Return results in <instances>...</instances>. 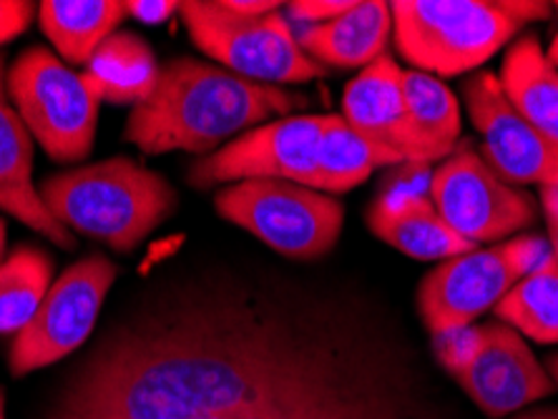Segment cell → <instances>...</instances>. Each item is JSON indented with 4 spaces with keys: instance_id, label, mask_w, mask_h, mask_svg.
Returning a JSON list of instances; mask_svg holds the SVG:
<instances>
[{
    "instance_id": "25",
    "label": "cell",
    "mask_w": 558,
    "mask_h": 419,
    "mask_svg": "<svg viewBox=\"0 0 558 419\" xmlns=\"http://www.w3.org/2000/svg\"><path fill=\"white\" fill-rule=\"evenodd\" d=\"M371 402L373 397L340 380L225 419H350Z\"/></svg>"
},
{
    "instance_id": "30",
    "label": "cell",
    "mask_w": 558,
    "mask_h": 419,
    "mask_svg": "<svg viewBox=\"0 0 558 419\" xmlns=\"http://www.w3.org/2000/svg\"><path fill=\"white\" fill-rule=\"evenodd\" d=\"M541 209L548 226V246H551V257L558 261V188H541Z\"/></svg>"
},
{
    "instance_id": "29",
    "label": "cell",
    "mask_w": 558,
    "mask_h": 419,
    "mask_svg": "<svg viewBox=\"0 0 558 419\" xmlns=\"http://www.w3.org/2000/svg\"><path fill=\"white\" fill-rule=\"evenodd\" d=\"M129 5V15H136L142 23H149V26H156V23H163L171 15L179 13V5L174 0H161V3H149V0H134Z\"/></svg>"
},
{
    "instance_id": "5",
    "label": "cell",
    "mask_w": 558,
    "mask_h": 419,
    "mask_svg": "<svg viewBox=\"0 0 558 419\" xmlns=\"http://www.w3.org/2000/svg\"><path fill=\"white\" fill-rule=\"evenodd\" d=\"M5 88L28 134L53 161L73 163L92 153L101 96L86 73L33 46L8 69Z\"/></svg>"
},
{
    "instance_id": "2",
    "label": "cell",
    "mask_w": 558,
    "mask_h": 419,
    "mask_svg": "<svg viewBox=\"0 0 558 419\" xmlns=\"http://www.w3.org/2000/svg\"><path fill=\"white\" fill-rule=\"evenodd\" d=\"M290 90L254 84L194 59L163 65L156 86L129 113L124 138L144 153H207L298 106ZM302 103V101H300Z\"/></svg>"
},
{
    "instance_id": "6",
    "label": "cell",
    "mask_w": 558,
    "mask_h": 419,
    "mask_svg": "<svg viewBox=\"0 0 558 419\" xmlns=\"http://www.w3.org/2000/svg\"><path fill=\"white\" fill-rule=\"evenodd\" d=\"M215 209L269 249L290 259L325 257L340 242L344 207L317 188L279 178L240 181L219 188Z\"/></svg>"
},
{
    "instance_id": "4",
    "label": "cell",
    "mask_w": 558,
    "mask_h": 419,
    "mask_svg": "<svg viewBox=\"0 0 558 419\" xmlns=\"http://www.w3.org/2000/svg\"><path fill=\"white\" fill-rule=\"evenodd\" d=\"M392 40L423 73L461 76L481 69L533 21H546L541 0H396Z\"/></svg>"
},
{
    "instance_id": "12",
    "label": "cell",
    "mask_w": 558,
    "mask_h": 419,
    "mask_svg": "<svg viewBox=\"0 0 558 419\" xmlns=\"http://www.w3.org/2000/svg\"><path fill=\"white\" fill-rule=\"evenodd\" d=\"M465 106L481 134V156L513 186L558 188V146L513 109L496 73L478 71L463 86Z\"/></svg>"
},
{
    "instance_id": "11",
    "label": "cell",
    "mask_w": 558,
    "mask_h": 419,
    "mask_svg": "<svg viewBox=\"0 0 558 419\" xmlns=\"http://www.w3.org/2000/svg\"><path fill=\"white\" fill-rule=\"evenodd\" d=\"M327 116H287L247 131L234 141L196 161L189 184L211 188L254 178H279L315 188L317 151Z\"/></svg>"
},
{
    "instance_id": "3",
    "label": "cell",
    "mask_w": 558,
    "mask_h": 419,
    "mask_svg": "<svg viewBox=\"0 0 558 419\" xmlns=\"http://www.w3.org/2000/svg\"><path fill=\"white\" fill-rule=\"evenodd\" d=\"M40 199L69 232L121 254L134 251L179 204L167 178L126 156L53 174L40 184Z\"/></svg>"
},
{
    "instance_id": "26",
    "label": "cell",
    "mask_w": 558,
    "mask_h": 419,
    "mask_svg": "<svg viewBox=\"0 0 558 419\" xmlns=\"http://www.w3.org/2000/svg\"><path fill=\"white\" fill-rule=\"evenodd\" d=\"M483 347V324L481 326H461V330H448L433 336L435 359L448 374L461 377L468 367L473 365L475 357Z\"/></svg>"
},
{
    "instance_id": "35",
    "label": "cell",
    "mask_w": 558,
    "mask_h": 419,
    "mask_svg": "<svg viewBox=\"0 0 558 419\" xmlns=\"http://www.w3.org/2000/svg\"><path fill=\"white\" fill-rule=\"evenodd\" d=\"M546 56H548V61H551L556 69H558V33L554 36V40H551V46H548V51H546Z\"/></svg>"
},
{
    "instance_id": "31",
    "label": "cell",
    "mask_w": 558,
    "mask_h": 419,
    "mask_svg": "<svg viewBox=\"0 0 558 419\" xmlns=\"http://www.w3.org/2000/svg\"><path fill=\"white\" fill-rule=\"evenodd\" d=\"M219 3L236 15H267L282 8L277 0H219Z\"/></svg>"
},
{
    "instance_id": "34",
    "label": "cell",
    "mask_w": 558,
    "mask_h": 419,
    "mask_svg": "<svg viewBox=\"0 0 558 419\" xmlns=\"http://www.w3.org/2000/svg\"><path fill=\"white\" fill-rule=\"evenodd\" d=\"M546 372L551 374V380H554V384H556V387H558V355H551V357H548Z\"/></svg>"
},
{
    "instance_id": "9",
    "label": "cell",
    "mask_w": 558,
    "mask_h": 419,
    "mask_svg": "<svg viewBox=\"0 0 558 419\" xmlns=\"http://www.w3.org/2000/svg\"><path fill=\"white\" fill-rule=\"evenodd\" d=\"M428 194L446 224L475 246L508 239L538 219V204L526 188L500 178L468 141L433 171Z\"/></svg>"
},
{
    "instance_id": "27",
    "label": "cell",
    "mask_w": 558,
    "mask_h": 419,
    "mask_svg": "<svg viewBox=\"0 0 558 419\" xmlns=\"http://www.w3.org/2000/svg\"><path fill=\"white\" fill-rule=\"evenodd\" d=\"M355 5V0H294L287 8H290L292 21H302L305 26H319V23L340 19Z\"/></svg>"
},
{
    "instance_id": "15",
    "label": "cell",
    "mask_w": 558,
    "mask_h": 419,
    "mask_svg": "<svg viewBox=\"0 0 558 419\" xmlns=\"http://www.w3.org/2000/svg\"><path fill=\"white\" fill-rule=\"evenodd\" d=\"M367 226L377 239L421 261H446L478 249L446 224L430 194L421 192L417 178L405 174L375 196L367 209Z\"/></svg>"
},
{
    "instance_id": "14",
    "label": "cell",
    "mask_w": 558,
    "mask_h": 419,
    "mask_svg": "<svg viewBox=\"0 0 558 419\" xmlns=\"http://www.w3.org/2000/svg\"><path fill=\"white\" fill-rule=\"evenodd\" d=\"M403 76L405 71L396 59L383 53L344 88L342 119L360 134L388 146L405 163H433L410 123Z\"/></svg>"
},
{
    "instance_id": "10",
    "label": "cell",
    "mask_w": 558,
    "mask_h": 419,
    "mask_svg": "<svg viewBox=\"0 0 558 419\" xmlns=\"http://www.w3.org/2000/svg\"><path fill=\"white\" fill-rule=\"evenodd\" d=\"M117 282V267L104 254H92L63 271L51 284L38 315L15 334L8 365L15 377L51 367L69 357L94 332L104 299Z\"/></svg>"
},
{
    "instance_id": "24",
    "label": "cell",
    "mask_w": 558,
    "mask_h": 419,
    "mask_svg": "<svg viewBox=\"0 0 558 419\" xmlns=\"http://www.w3.org/2000/svg\"><path fill=\"white\" fill-rule=\"evenodd\" d=\"M498 322L538 344H558V261L548 257L496 304Z\"/></svg>"
},
{
    "instance_id": "13",
    "label": "cell",
    "mask_w": 558,
    "mask_h": 419,
    "mask_svg": "<svg viewBox=\"0 0 558 419\" xmlns=\"http://www.w3.org/2000/svg\"><path fill=\"white\" fill-rule=\"evenodd\" d=\"M456 382L483 415L494 419L521 412L556 390L529 342L504 322L483 324L478 357Z\"/></svg>"
},
{
    "instance_id": "16",
    "label": "cell",
    "mask_w": 558,
    "mask_h": 419,
    "mask_svg": "<svg viewBox=\"0 0 558 419\" xmlns=\"http://www.w3.org/2000/svg\"><path fill=\"white\" fill-rule=\"evenodd\" d=\"M5 88V59L0 53V211L11 213L59 249H73L76 236L53 217L33 184V141Z\"/></svg>"
},
{
    "instance_id": "18",
    "label": "cell",
    "mask_w": 558,
    "mask_h": 419,
    "mask_svg": "<svg viewBox=\"0 0 558 419\" xmlns=\"http://www.w3.org/2000/svg\"><path fill=\"white\" fill-rule=\"evenodd\" d=\"M500 86L515 111L558 146V69L536 36H521L506 51Z\"/></svg>"
},
{
    "instance_id": "22",
    "label": "cell",
    "mask_w": 558,
    "mask_h": 419,
    "mask_svg": "<svg viewBox=\"0 0 558 419\" xmlns=\"http://www.w3.org/2000/svg\"><path fill=\"white\" fill-rule=\"evenodd\" d=\"M405 103L415 134L433 161L448 159L461 138V106L453 90L423 71H405Z\"/></svg>"
},
{
    "instance_id": "28",
    "label": "cell",
    "mask_w": 558,
    "mask_h": 419,
    "mask_svg": "<svg viewBox=\"0 0 558 419\" xmlns=\"http://www.w3.org/2000/svg\"><path fill=\"white\" fill-rule=\"evenodd\" d=\"M36 15L38 5L28 0H0V46L19 38Z\"/></svg>"
},
{
    "instance_id": "7",
    "label": "cell",
    "mask_w": 558,
    "mask_h": 419,
    "mask_svg": "<svg viewBox=\"0 0 558 419\" xmlns=\"http://www.w3.org/2000/svg\"><path fill=\"white\" fill-rule=\"evenodd\" d=\"M548 257V239L521 234L488 249H473L440 261L417 286L423 324L433 336L471 326L481 315L496 309V304Z\"/></svg>"
},
{
    "instance_id": "37",
    "label": "cell",
    "mask_w": 558,
    "mask_h": 419,
    "mask_svg": "<svg viewBox=\"0 0 558 419\" xmlns=\"http://www.w3.org/2000/svg\"><path fill=\"white\" fill-rule=\"evenodd\" d=\"M0 419H5V392L0 387Z\"/></svg>"
},
{
    "instance_id": "8",
    "label": "cell",
    "mask_w": 558,
    "mask_h": 419,
    "mask_svg": "<svg viewBox=\"0 0 558 419\" xmlns=\"http://www.w3.org/2000/svg\"><path fill=\"white\" fill-rule=\"evenodd\" d=\"M194 46L217 63L254 84H305L323 76L325 69L300 48L290 21L282 13L236 15L209 0L179 5Z\"/></svg>"
},
{
    "instance_id": "19",
    "label": "cell",
    "mask_w": 558,
    "mask_h": 419,
    "mask_svg": "<svg viewBox=\"0 0 558 419\" xmlns=\"http://www.w3.org/2000/svg\"><path fill=\"white\" fill-rule=\"evenodd\" d=\"M129 19V5L117 0H44L38 23L65 61L92 63L98 48Z\"/></svg>"
},
{
    "instance_id": "32",
    "label": "cell",
    "mask_w": 558,
    "mask_h": 419,
    "mask_svg": "<svg viewBox=\"0 0 558 419\" xmlns=\"http://www.w3.org/2000/svg\"><path fill=\"white\" fill-rule=\"evenodd\" d=\"M350 419H390V417H388V412H383V407L373 399L371 405H365L363 409H360V412H355Z\"/></svg>"
},
{
    "instance_id": "17",
    "label": "cell",
    "mask_w": 558,
    "mask_h": 419,
    "mask_svg": "<svg viewBox=\"0 0 558 419\" xmlns=\"http://www.w3.org/2000/svg\"><path fill=\"white\" fill-rule=\"evenodd\" d=\"M392 36V11L385 0H365L340 19L302 28L300 48L330 69H367L380 59Z\"/></svg>"
},
{
    "instance_id": "21",
    "label": "cell",
    "mask_w": 558,
    "mask_h": 419,
    "mask_svg": "<svg viewBox=\"0 0 558 419\" xmlns=\"http://www.w3.org/2000/svg\"><path fill=\"white\" fill-rule=\"evenodd\" d=\"M86 78L101 101L136 106L154 90L159 65L142 38L134 33H113L88 63Z\"/></svg>"
},
{
    "instance_id": "1",
    "label": "cell",
    "mask_w": 558,
    "mask_h": 419,
    "mask_svg": "<svg viewBox=\"0 0 558 419\" xmlns=\"http://www.w3.org/2000/svg\"><path fill=\"white\" fill-rule=\"evenodd\" d=\"M340 380L325 352L262 319H199L96 352L51 419H225Z\"/></svg>"
},
{
    "instance_id": "36",
    "label": "cell",
    "mask_w": 558,
    "mask_h": 419,
    "mask_svg": "<svg viewBox=\"0 0 558 419\" xmlns=\"http://www.w3.org/2000/svg\"><path fill=\"white\" fill-rule=\"evenodd\" d=\"M3 254H5V224L3 219H0V261H3Z\"/></svg>"
},
{
    "instance_id": "33",
    "label": "cell",
    "mask_w": 558,
    "mask_h": 419,
    "mask_svg": "<svg viewBox=\"0 0 558 419\" xmlns=\"http://www.w3.org/2000/svg\"><path fill=\"white\" fill-rule=\"evenodd\" d=\"M513 419H558V407H538V409H529V412L515 415Z\"/></svg>"
},
{
    "instance_id": "20",
    "label": "cell",
    "mask_w": 558,
    "mask_h": 419,
    "mask_svg": "<svg viewBox=\"0 0 558 419\" xmlns=\"http://www.w3.org/2000/svg\"><path fill=\"white\" fill-rule=\"evenodd\" d=\"M403 163L388 146L360 134L338 113H330L317 151L315 188L323 194H344L365 184L375 169L403 167Z\"/></svg>"
},
{
    "instance_id": "23",
    "label": "cell",
    "mask_w": 558,
    "mask_h": 419,
    "mask_svg": "<svg viewBox=\"0 0 558 419\" xmlns=\"http://www.w3.org/2000/svg\"><path fill=\"white\" fill-rule=\"evenodd\" d=\"M53 264L36 246H19L0 261V334H19L51 289Z\"/></svg>"
}]
</instances>
